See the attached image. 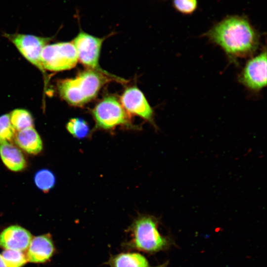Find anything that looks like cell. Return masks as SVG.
Listing matches in <instances>:
<instances>
[{
  "label": "cell",
  "instance_id": "obj_1",
  "mask_svg": "<svg viewBox=\"0 0 267 267\" xmlns=\"http://www.w3.org/2000/svg\"><path fill=\"white\" fill-rule=\"evenodd\" d=\"M219 45L231 60L249 57L257 50L260 35L244 15H228L204 34Z\"/></svg>",
  "mask_w": 267,
  "mask_h": 267
},
{
  "label": "cell",
  "instance_id": "obj_2",
  "mask_svg": "<svg viewBox=\"0 0 267 267\" xmlns=\"http://www.w3.org/2000/svg\"><path fill=\"white\" fill-rule=\"evenodd\" d=\"M158 227V222L154 217L138 216L129 227L127 231L129 239L123 243V247L148 254L165 250L170 244L169 240L160 233Z\"/></svg>",
  "mask_w": 267,
  "mask_h": 267
},
{
  "label": "cell",
  "instance_id": "obj_3",
  "mask_svg": "<svg viewBox=\"0 0 267 267\" xmlns=\"http://www.w3.org/2000/svg\"><path fill=\"white\" fill-rule=\"evenodd\" d=\"M107 73L88 69L75 78L60 81L57 85L61 97L69 104L81 106L96 97L102 86L108 81Z\"/></svg>",
  "mask_w": 267,
  "mask_h": 267
},
{
  "label": "cell",
  "instance_id": "obj_4",
  "mask_svg": "<svg viewBox=\"0 0 267 267\" xmlns=\"http://www.w3.org/2000/svg\"><path fill=\"white\" fill-rule=\"evenodd\" d=\"M78 61L72 42H60L47 44L43 49L41 61L44 69L60 71L74 67Z\"/></svg>",
  "mask_w": 267,
  "mask_h": 267
},
{
  "label": "cell",
  "instance_id": "obj_5",
  "mask_svg": "<svg viewBox=\"0 0 267 267\" xmlns=\"http://www.w3.org/2000/svg\"><path fill=\"white\" fill-rule=\"evenodd\" d=\"M97 128L110 130L116 126H130L131 120L128 114L117 98L113 96L104 97L92 110Z\"/></svg>",
  "mask_w": 267,
  "mask_h": 267
},
{
  "label": "cell",
  "instance_id": "obj_6",
  "mask_svg": "<svg viewBox=\"0 0 267 267\" xmlns=\"http://www.w3.org/2000/svg\"><path fill=\"white\" fill-rule=\"evenodd\" d=\"M105 38L94 37L81 30L73 40L78 60L89 69L106 72L101 70L98 59L102 44Z\"/></svg>",
  "mask_w": 267,
  "mask_h": 267
},
{
  "label": "cell",
  "instance_id": "obj_7",
  "mask_svg": "<svg viewBox=\"0 0 267 267\" xmlns=\"http://www.w3.org/2000/svg\"><path fill=\"white\" fill-rule=\"evenodd\" d=\"M239 81L247 89L258 92L267 85V51L250 59L239 74Z\"/></svg>",
  "mask_w": 267,
  "mask_h": 267
},
{
  "label": "cell",
  "instance_id": "obj_8",
  "mask_svg": "<svg viewBox=\"0 0 267 267\" xmlns=\"http://www.w3.org/2000/svg\"><path fill=\"white\" fill-rule=\"evenodd\" d=\"M5 36L15 45L27 60L44 71L41 55L43 48L50 40V38L22 34H5Z\"/></svg>",
  "mask_w": 267,
  "mask_h": 267
},
{
  "label": "cell",
  "instance_id": "obj_9",
  "mask_svg": "<svg viewBox=\"0 0 267 267\" xmlns=\"http://www.w3.org/2000/svg\"><path fill=\"white\" fill-rule=\"evenodd\" d=\"M121 104L129 113L153 122V111L143 93L136 87L128 88L121 97Z\"/></svg>",
  "mask_w": 267,
  "mask_h": 267
},
{
  "label": "cell",
  "instance_id": "obj_10",
  "mask_svg": "<svg viewBox=\"0 0 267 267\" xmlns=\"http://www.w3.org/2000/svg\"><path fill=\"white\" fill-rule=\"evenodd\" d=\"M32 236L25 228L17 225H11L0 233V247L5 250L23 251L26 250Z\"/></svg>",
  "mask_w": 267,
  "mask_h": 267
},
{
  "label": "cell",
  "instance_id": "obj_11",
  "mask_svg": "<svg viewBox=\"0 0 267 267\" xmlns=\"http://www.w3.org/2000/svg\"><path fill=\"white\" fill-rule=\"evenodd\" d=\"M55 247L49 234L36 236L32 239L27 252L28 261L34 263H44L52 256Z\"/></svg>",
  "mask_w": 267,
  "mask_h": 267
},
{
  "label": "cell",
  "instance_id": "obj_12",
  "mask_svg": "<svg viewBox=\"0 0 267 267\" xmlns=\"http://www.w3.org/2000/svg\"><path fill=\"white\" fill-rule=\"evenodd\" d=\"M106 264L110 267H165V264L151 266L147 259L138 252H123L111 255Z\"/></svg>",
  "mask_w": 267,
  "mask_h": 267
},
{
  "label": "cell",
  "instance_id": "obj_13",
  "mask_svg": "<svg viewBox=\"0 0 267 267\" xmlns=\"http://www.w3.org/2000/svg\"><path fill=\"white\" fill-rule=\"evenodd\" d=\"M0 156L11 171H20L26 167V160L21 150L8 141L0 142Z\"/></svg>",
  "mask_w": 267,
  "mask_h": 267
},
{
  "label": "cell",
  "instance_id": "obj_14",
  "mask_svg": "<svg viewBox=\"0 0 267 267\" xmlns=\"http://www.w3.org/2000/svg\"><path fill=\"white\" fill-rule=\"evenodd\" d=\"M14 138L15 143L28 153L38 154L43 148L41 137L33 127L18 131Z\"/></svg>",
  "mask_w": 267,
  "mask_h": 267
},
{
  "label": "cell",
  "instance_id": "obj_15",
  "mask_svg": "<svg viewBox=\"0 0 267 267\" xmlns=\"http://www.w3.org/2000/svg\"><path fill=\"white\" fill-rule=\"evenodd\" d=\"M9 115L11 123L15 130L20 131L33 127V118L27 110L16 109Z\"/></svg>",
  "mask_w": 267,
  "mask_h": 267
},
{
  "label": "cell",
  "instance_id": "obj_16",
  "mask_svg": "<svg viewBox=\"0 0 267 267\" xmlns=\"http://www.w3.org/2000/svg\"><path fill=\"white\" fill-rule=\"evenodd\" d=\"M68 131L75 137L82 139L89 133V128L87 122L81 118L70 119L66 125Z\"/></svg>",
  "mask_w": 267,
  "mask_h": 267
},
{
  "label": "cell",
  "instance_id": "obj_17",
  "mask_svg": "<svg viewBox=\"0 0 267 267\" xmlns=\"http://www.w3.org/2000/svg\"><path fill=\"white\" fill-rule=\"evenodd\" d=\"M34 181L38 188L44 192H48L54 186L55 177L50 171L42 169L35 174Z\"/></svg>",
  "mask_w": 267,
  "mask_h": 267
},
{
  "label": "cell",
  "instance_id": "obj_18",
  "mask_svg": "<svg viewBox=\"0 0 267 267\" xmlns=\"http://www.w3.org/2000/svg\"><path fill=\"white\" fill-rule=\"evenodd\" d=\"M1 256L7 267H22L28 262L26 256L20 251L5 250Z\"/></svg>",
  "mask_w": 267,
  "mask_h": 267
},
{
  "label": "cell",
  "instance_id": "obj_19",
  "mask_svg": "<svg viewBox=\"0 0 267 267\" xmlns=\"http://www.w3.org/2000/svg\"><path fill=\"white\" fill-rule=\"evenodd\" d=\"M15 131L11 123L9 114L0 116V142L12 139L15 136Z\"/></svg>",
  "mask_w": 267,
  "mask_h": 267
},
{
  "label": "cell",
  "instance_id": "obj_20",
  "mask_svg": "<svg viewBox=\"0 0 267 267\" xmlns=\"http://www.w3.org/2000/svg\"><path fill=\"white\" fill-rule=\"evenodd\" d=\"M173 5L179 13L189 15L196 10L198 1L197 0H173Z\"/></svg>",
  "mask_w": 267,
  "mask_h": 267
},
{
  "label": "cell",
  "instance_id": "obj_21",
  "mask_svg": "<svg viewBox=\"0 0 267 267\" xmlns=\"http://www.w3.org/2000/svg\"><path fill=\"white\" fill-rule=\"evenodd\" d=\"M0 267H7L1 255H0Z\"/></svg>",
  "mask_w": 267,
  "mask_h": 267
}]
</instances>
